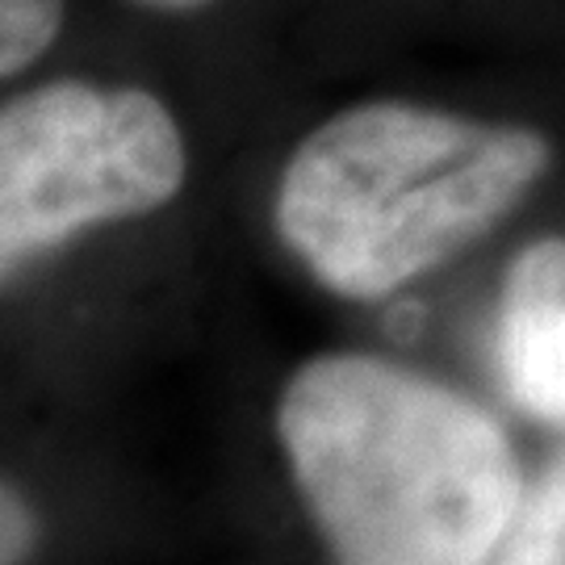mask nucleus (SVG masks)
Instances as JSON below:
<instances>
[{"instance_id":"obj_1","label":"nucleus","mask_w":565,"mask_h":565,"mask_svg":"<svg viewBox=\"0 0 565 565\" xmlns=\"http://www.w3.org/2000/svg\"><path fill=\"white\" fill-rule=\"evenodd\" d=\"M562 160V135L515 109L364 93L289 139L268 231L327 298L385 306L507 231Z\"/></svg>"},{"instance_id":"obj_2","label":"nucleus","mask_w":565,"mask_h":565,"mask_svg":"<svg viewBox=\"0 0 565 565\" xmlns=\"http://www.w3.org/2000/svg\"><path fill=\"white\" fill-rule=\"evenodd\" d=\"M273 436L331 565H490L527 494L490 406L369 348L294 364Z\"/></svg>"},{"instance_id":"obj_3","label":"nucleus","mask_w":565,"mask_h":565,"mask_svg":"<svg viewBox=\"0 0 565 565\" xmlns=\"http://www.w3.org/2000/svg\"><path fill=\"white\" fill-rule=\"evenodd\" d=\"M198 135L139 67L67 60L0 97V281L13 294L84 243L184 202Z\"/></svg>"},{"instance_id":"obj_4","label":"nucleus","mask_w":565,"mask_h":565,"mask_svg":"<svg viewBox=\"0 0 565 565\" xmlns=\"http://www.w3.org/2000/svg\"><path fill=\"white\" fill-rule=\"evenodd\" d=\"M486 348L511 411L565 436V231H541L507 256Z\"/></svg>"},{"instance_id":"obj_5","label":"nucleus","mask_w":565,"mask_h":565,"mask_svg":"<svg viewBox=\"0 0 565 565\" xmlns=\"http://www.w3.org/2000/svg\"><path fill=\"white\" fill-rule=\"evenodd\" d=\"M81 0H0V84L42 76L76 60Z\"/></svg>"},{"instance_id":"obj_6","label":"nucleus","mask_w":565,"mask_h":565,"mask_svg":"<svg viewBox=\"0 0 565 565\" xmlns=\"http://www.w3.org/2000/svg\"><path fill=\"white\" fill-rule=\"evenodd\" d=\"M490 565H565V452L536 482Z\"/></svg>"},{"instance_id":"obj_7","label":"nucleus","mask_w":565,"mask_h":565,"mask_svg":"<svg viewBox=\"0 0 565 565\" xmlns=\"http://www.w3.org/2000/svg\"><path fill=\"white\" fill-rule=\"evenodd\" d=\"M105 4L121 21L163 39H202L247 9V0H105Z\"/></svg>"},{"instance_id":"obj_8","label":"nucleus","mask_w":565,"mask_h":565,"mask_svg":"<svg viewBox=\"0 0 565 565\" xmlns=\"http://www.w3.org/2000/svg\"><path fill=\"white\" fill-rule=\"evenodd\" d=\"M0 553H4V565H21L25 562V553L34 548V511L25 507L13 486H4V511H0Z\"/></svg>"}]
</instances>
